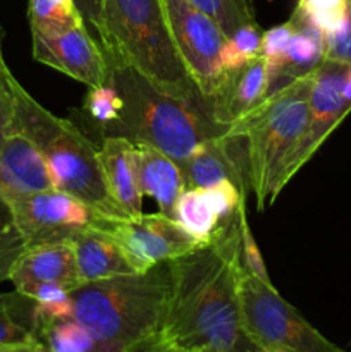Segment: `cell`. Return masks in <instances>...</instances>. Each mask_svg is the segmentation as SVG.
Here are the masks:
<instances>
[{"instance_id":"6da1fadb","label":"cell","mask_w":351,"mask_h":352,"mask_svg":"<svg viewBox=\"0 0 351 352\" xmlns=\"http://www.w3.org/2000/svg\"><path fill=\"white\" fill-rule=\"evenodd\" d=\"M169 267L172 287L162 329L165 339L186 352H260L241 320L240 215L209 244L169 261Z\"/></svg>"},{"instance_id":"7a4b0ae2","label":"cell","mask_w":351,"mask_h":352,"mask_svg":"<svg viewBox=\"0 0 351 352\" xmlns=\"http://www.w3.org/2000/svg\"><path fill=\"white\" fill-rule=\"evenodd\" d=\"M105 57L107 82L123 98V110L116 122L100 131L102 136H123L133 143L150 144L181 164L198 144L227 134L231 126L213 120L205 109L162 91L117 55Z\"/></svg>"},{"instance_id":"3957f363","label":"cell","mask_w":351,"mask_h":352,"mask_svg":"<svg viewBox=\"0 0 351 352\" xmlns=\"http://www.w3.org/2000/svg\"><path fill=\"white\" fill-rule=\"evenodd\" d=\"M171 267L117 275L71 291L72 318L88 329L95 352H129L162 333L171 299Z\"/></svg>"},{"instance_id":"277c9868","label":"cell","mask_w":351,"mask_h":352,"mask_svg":"<svg viewBox=\"0 0 351 352\" xmlns=\"http://www.w3.org/2000/svg\"><path fill=\"white\" fill-rule=\"evenodd\" d=\"M310 89L312 76L296 79L268 93L257 109L227 131L226 136L243 140L248 181L258 212L274 205L284 189V172L308 127Z\"/></svg>"},{"instance_id":"5b68a950","label":"cell","mask_w":351,"mask_h":352,"mask_svg":"<svg viewBox=\"0 0 351 352\" xmlns=\"http://www.w3.org/2000/svg\"><path fill=\"white\" fill-rule=\"evenodd\" d=\"M98 41L157 88L205 109L169 31L162 0H103Z\"/></svg>"},{"instance_id":"8992f818","label":"cell","mask_w":351,"mask_h":352,"mask_svg":"<svg viewBox=\"0 0 351 352\" xmlns=\"http://www.w3.org/2000/svg\"><path fill=\"white\" fill-rule=\"evenodd\" d=\"M10 129L26 134L47 162L54 189L74 196L110 219H127L107 189L96 144L71 120L48 112L16 82Z\"/></svg>"},{"instance_id":"52a82bcc","label":"cell","mask_w":351,"mask_h":352,"mask_svg":"<svg viewBox=\"0 0 351 352\" xmlns=\"http://www.w3.org/2000/svg\"><path fill=\"white\" fill-rule=\"evenodd\" d=\"M243 329L260 351L348 352L323 337L298 309L272 285L248 272L240 278Z\"/></svg>"},{"instance_id":"ba28073f","label":"cell","mask_w":351,"mask_h":352,"mask_svg":"<svg viewBox=\"0 0 351 352\" xmlns=\"http://www.w3.org/2000/svg\"><path fill=\"white\" fill-rule=\"evenodd\" d=\"M162 7L179 57L198 86L209 112L210 100L226 78L219 62L226 34L189 0H162Z\"/></svg>"},{"instance_id":"9c48e42d","label":"cell","mask_w":351,"mask_h":352,"mask_svg":"<svg viewBox=\"0 0 351 352\" xmlns=\"http://www.w3.org/2000/svg\"><path fill=\"white\" fill-rule=\"evenodd\" d=\"M30 246L71 239L74 234L100 227L110 217L58 189L34 192L6 203Z\"/></svg>"},{"instance_id":"30bf717a","label":"cell","mask_w":351,"mask_h":352,"mask_svg":"<svg viewBox=\"0 0 351 352\" xmlns=\"http://www.w3.org/2000/svg\"><path fill=\"white\" fill-rule=\"evenodd\" d=\"M98 229L112 234L136 274H145L157 265L169 263L205 246L164 213H143L136 219H107Z\"/></svg>"},{"instance_id":"8fae6325","label":"cell","mask_w":351,"mask_h":352,"mask_svg":"<svg viewBox=\"0 0 351 352\" xmlns=\"http://www.w3.org/2000/svg\"><path fill=\"white\" fill-rule=\"evenodd\" d=\"M33 57L36 62L64 72L88 88L109 81V62L98 40L86 24L64 31H31Z\"/></svg>"},{"instance_id":"7c38bea8","label":"cell","mask_w":351,"mask_h":352,"mask_svg":"<svg viewBox=\"0 0 351 352\" xmlns=\"http://www.w3.org/2000/svg\"><path fill=\"white\" fill-rule=\"evenodd\" d=\"M346 67V64L326 60L312 74L308 127L284 172V188L351 112V105L341 91Z\"/></svg>"},{"instance_id":"4fadbf2b","label":"cell","mask_w":351,"mask_h":352,"mask_svg":"<svg viewBox=\"0 0 351 352\" xmlns=\"http://www.w3.org/2000/svg\"><path fill=\"white\" fill-rule=\"evenodd\" d=\"M54 189L50 172L36 144L17 129H9L0 146V201L9 203Z\"/></svg>"},{"instance_id":"5bb4252c","label":"cell","mask_w":351,"mask_h":352,"mask_svg":"<svg viewBox=\"0 0 351 352\" xmlns=\"http://www.w3.org/2000/svg\"><path fill=\"white\" fill-rule=\"evenodd\" d=\"M188 188H209L217 181L229 179L244 192L251 191L248 181V165L241 138H213L198 144L181 162Z\"/></svg>"},{"instance_id":"9a60e30c","label":"cell","mask_w":351,"mask_h":352,"mask_svg":"<svg viewBox=\"0 0 351 352\" xmlns=\"http://www.w3.org/2000/svg\"><path fill=\"white\" fill-rule=\"evenodd\" d=\"M9 280L21 294L38 284H58L67 291L81 287L71 239L30 248L17 260Z\"/></svg>"},{"instance_id":"2e32d148","label":"cell","mask_w":351,"mask_h":352,"mask_svg":"<svg viewBox=\"0 0 351 352\" xmlns=\"http://www.w3.org/2000/svg\"><path fill=\"white\" fill-rule=\"evenodd\" d=\"M268 95L265 58L257 57L237 71L226 72L222 85L209 103V113L224 126H233L257 109Z\"/></svg>"},{"instance_id":"e0dca14e","label":"cell","mask_w":351,"mask_h":352,"mask_svg":"<svg viewBox=\"0 0 351 352\" xmlns=\"http://www.w3.org/2000/svg\"><path fill=\"white\" fill-rule=\"evenodd\" d=\"M107 189L127 219L143 215V195L138 184L134 143L123 136H103L98 148Z\"/></svg>"},{"instance_id":"ac0fdd59","label":"cell","mask_w":351,"mask_h":352,"mask_svg":"<svg viewBox=\"0 0 351 352\" xmlns=\"http://www.w3.org/2000/svg\"><path fill=\"white\" fill-rule=\"evenodd\" d=\"M134 151L141 195L153 198L160 213L172 217L179 196L188 189L181 165L150 144L134 143Z\"/></svg>"},{"instance_id":"d6986e66","label":"cell","mask_w":351,"mask_h":352,"mask_svg":"<svg viewBox=\"0 0 351 352\" xmlns=\"http://www.w3.org/2000/svg\"><path fill=\"white\" fill-rule=\"evenodd\" d=\"M76 265L83 284L136 274L126 253L107 230L92 227L71 237Z\"/></svg>"},{"instance_id":"ffe728a7","label":"cell","mask_w":351,"mask_h":352,"mask_svg":"<svg viewBox=\"0 0 351 352\" xmlns=\"http://www.w3.org/2000/svg\"><path fill=\"white\" fill-rule=\"evenodd\" d=\"M289 21L295 24V33H292L284 60H282L277 79L270 85L268 93L284 88L289 82L299 78L312 76L326 62V38H323V34L308 21L299 19L292 14Z\"/></svg>"},{"instance_id":"44dd1931","label":"cell","mask_w":351,"mask_h":352,"mask_svg":"<svg viewBox=\"0 0 351 352\" xmlns=\"http://www.w3.org/2000/svg\"><path fill=\"white\" fill-rule=\"evenodd\" d=\"M172 219L181 223L202 244H209L226 226L220 223L202 188H188L179 196Z\"/></svg>"},{"instance_id":"7402d4cb","label":"cell","mask_w":351,"mask_h":352,"mask_svg":"<svg viewBox=\"0 0 351 352\" xmlns=\"http://www.w3.org/2000/svg\"><path fill=\"white\" fill-rule=\"evenodd\" d=\"M38 340L34 301L21 292L0 294V344Z\"/></svg>"},{"instance_id":"603a6c76","label":"cell","mask_w":351,"mask_h":352,"mask_svg":"<svg viewBox=\"0 0 351 352\" xmlns=\"http://www.w3.org/2000/svg\"><path fill=\"white\" fill-rule=\"evenodd\" d=\"M31 31H64L86 24L76 0H30Z\"/></svg>"},{"instance_id":"cb8c5ba5","label":"cell","mask_w":351,"mask_h":352,"mask_svg":"<svg viewBox=\"0 0 351 352\" xmlns=\"http://www.w3.org/2000/svg\"><path fill=\"white\" fill-rule=\"evenodd\" d=\"M38 340L55 352H95L96 344L85 325L74 318H64L45 325Z\"/></svg>"},{"instance_id":"d4e9b609","label":"cell","mask_w":351,"mask_h":352,"mask_svg":"<svg viewBox=\"0 0 351 352\" xmlns=\"http://www.w3.org/2000/svg\"><path fill=\"white\" fill-rule=\"evenodd\" d=\"M34 301L38 333L45 325L57 320L72 318L71 291L58 284H38L24 292Z\"/></svg>"},{"instance_id":"484cf974","label":"cell","mask_w":351,"mask_h":352,"mask_svg":"<svg viewBox=\"0 0 351 352\" xmlns=\"http://www.w3.org/2000/svg\"><path fill=\"white\" fill-rule=\"evenodd\" d=\"M262 31L257 23L244 24L231 38H226L219 54L220 67L224 72L237 71L248 62L260 57Z\"/></svg>"},{"instance_id":"4316f807","label":"cell","mask_w":351,"mask_h":352,"mask_svg":"<svg viewBox=\"0 0 351 352\" xmlns=\"http://www.w3.org/2000/svg\"><path fill=\"white\" fill-rule=\"evenodd\" d=\"M189 2L212 17L226 38L233 36L244 24L257 23L253 0H189Z\"/></svg>"},{"instance_id":"83f0119b","label":"cell","mask_w":351,"mask_h":352,"mask_svg":"<svg viewBox=\"0 0 351 352\" xmlns=\"http://www.w3.org/2000/svg\"><path fill=\"white\" fill-rule=\"evenodd\" d=\"M30 248V243L14 222L9 206L0 201V284L9 280L17 260Z\"/></svg>"},{"instance_id":"f1b7e54d","label":"cell","mask_w":351,"mask_h":352,"mask_svg":"<svg viewBox=\"0 0 351 352\" xmlns=\"http://www.w3.org/2000/svg\"><path fill=\"white\" fill-rule=\"evenodd\" d=\"M348 0H298L292 16L308 21L323 36L339 30L346 17Z\"/></svg>"},{"instance_id":"f546056e","label":"cell","mask_w":351,"mask_h":352,"mask_svg":"<svg viewBox=\"0 0 351 352\" xmlns=\"http://www.w3.org/2000/svg\"><path fill=\"white\" fill-rule=\"evenodd\" d=\"M86 116L98 126V131L116 122L123 110V98L110 82L96 88H89L83 103Z\"/></svg>"},{"instance_id":"4dcf8cb0","label":"cell","mask_w":351,"mask_h":352,"mask_svg":"<svg viewBox=\"0 0 351 352\" xmlns=\"http://www.w3.org/2000/svg\"><path fill=\"white\" fill-rule=\"evenodd\" d=\"M292 33H295V24L291 21H286L279 26L264 31V34H262L260 55L265 58V64H267L268 88L277 79L282 60H284L286 52H288L289 43H291Z\"/></svg>"},{"instance_id":"1f68e13d","label":"cell","mask_w":351,"mask_h":352,"mask_svg":"<svg viewBox=\"0 0 351 352\" xmlns=\"http://www.w3.org/2000/svg\"><path fill=\"white\" fill-rule=\"evenodd\" d=\"M3 28L0 24V146L3 143V138L9 133L14 119V100H16V82L3 57Z\"/></svg>"},{"instance_id":"d6a6232c","label":"cell","mask_w":351,"mask_h":352,"mask_svg":"<svg viewBox=\"0 0 351 352\" xmlns=\"http://www.w3.org/2000/svg\"><path fill=\"white\" fill-rule=\"evenodd\" d=\"M240 227H241V261H243L244 272H248L253 277L260 278L264 282H272L268 277L267 267H265L264 256L255 241L253 232L250 229V223L246 219V205L240 212Z\"/></svg>"},{"instance_id":"836d02e7","label":"cell","mask_w":351,"mask_h":352,"mask_svg":"<svg viewBox=\"0 0 351 352\" xmlns=\"http://www.w3.org/2000/svg\"><path fill=\"white\" fill-rule=\"evenodd\" d=\"M323 38H326V60L351 65V0H348L346 17L339 30Z\"/></svg>"},{"instance_id":"e575fe53","label":"cell","mask_w":351,"mask_h":352,"mask_svg":"<svg viewBox=\"0 0 351 352\" xmlns=\"http://www.w3.org/2000/svg\"><path fill=\"white\" fill-rule=\"evenodd\" d=\"M79 7V12L85 17L86 26L93 28L98 36L100 28H102V7L103 0H76Z\"/></svg>"},{"instance_id":"d590c367","label":"cell","mask_w":351,"mask_h":352,"mask_svg":"<svg viewBox=\"0 0 351 352\" xmlns=\"http://www.w3.org/2000/svg\"><path fill=\"white\" fill-rule=\"evenodd\" d=\"M129 352H186L181 347H178L176 344H172L171 340L165 339L162 333L158 336L150 337V339L143 340L138 346H134Z\"/></svg>"},{"instance_id":"8d00e7d4","label":"cell","mask_w":351,"mask_h":352,"mask_svg":"<svg viewBox=\"0 0 351 352\" xmlns=\"http://www.w3.org/2000/svg\"><path fill=\"white\" fill-rule=\"evenodd\" d=\"M38 346H40V340L0 344V352H38Z\"/></svg>"},{"instance_id":"74e56055","label":"cell","mask_w":351,"mask_h":352,"mask_svg":"<svg viewBox=\"0 0 351 352\" xmlns=\"http://www.w3.org/2000/svg\"><path fill=\"white\" fill-rule=\"evenodd\" d=\"M341 91H343L344 100L351 105V65H348L346 72H344L343 78V86H341Z\"/></svg>"},{"instance_id":"f35d334b","label":"cell","mask_w":351,"mask_h":352,"mask_svg":"<svg viewBox=\"0 0 351 352\" xmlns=\"http://www.w3.org/2000/svg\"><path fill=\"white\" fill-rule=\"evenodd\" d=\"M38 352H55V351H52L50 347H47L43 342H40V346H38Z\"/></svg>"},{"instance_id":"ab89813d","label":"cell","mask_w":351,"mask_h":352,"mask_svg":"<svg viewBox=\"0 0 351 352\" xmlns=\"http://www.w3.org/2000/svg\"><path fill=\"white\" fill-rule=\"evenodd\" d=\"M260 352H289V351H279V349H264Z\"/></svg>"},{"instance_id":"60d3db41","label":"cell","mask_w":351,"mask_h":352,"mask_svg":"<svg viewBox=\"0 0 351 352\" xmlns=\"http://www.w3.org/2000/svg\"><path fill=\"white\" fill-rule=\"evenodd\" d=\"M202 352H206V351H202Z\"/></svg>"}]
</instances>
